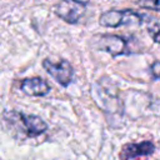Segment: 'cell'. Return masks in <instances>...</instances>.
<instances>
[{
	"label": "cell",
	"mask_w": 160,
	"mask_h": 160,
	"mask_svg": "<svg viewBox=\"0 0 160 160\" xmlns=\"http://www.w3.org/2000/svg\"><path fill=\"white\" fill-rule=\"evenodd\" d=\"M42 66L61 86H68L71 82L74 76V69L69 61L66 60L52 61L50 59H44Z\"/></svg>",
	"instance_id": "277c9868"
},
{
	"label": "cell",
	"mask_w": 160,
	"mask_h": 160,
	"mask_svg": "<svg viewBox=\"0 0 160 160\" xmlns=\"http://www.w3.org/2000/svg\"><path fill=\"white\" fill-rule=\"evenodd\" d=\"M151 74L155 79H160V61H154L151 64Z\"/></svg>",
	"instance_id": "30bf717a"
},
{
	"label": "cell",
	"mask_w": 160,
	"mask_h": 160,
	"mask_svg": "<svg viewBox=\"0 0 160 160\" xmlns=\"http://www.w3.org/2000/svg\"><path fill=\"white\" fill-rule=\"evenodd\" d=\"M155 151V145L151 141H141V142H131L126 144L120 151L121 160H132L141 156H150Z\"/></svg>",
	"instance_id": "8992f818"
},
{
	"label": "cell",
	"mask_w": 160,
	"mask_h": 160,
	"mask_svg": "<svg viewBox=\"0 0 160 160\" xmlns=\"http://www.w3.org/2000/svg\"><path fill=\"white\" fill-rule=\"evenodd\" d=\"M85 11L86 2L80 0H60L54 8V12L56 14V16H59L68 24L79 22Z\"/></svg>",
	"instance_id": "3957f363"
},
{
	"label": "cell",
	"mask_w": 160,
	"mask_h": 160,
	"mask_svg": "<svg viewBox=\"0 0 160 160\" xmlns=\"http://www.w3.org/2000/svg\"><path fill=\"white\" fill-rule=\"evenodd\" d=\"M149 34L152 38V40L155 42H160V28L155 26V28H150L149 29Z\"/></svg>",
	"instance_id": "9c48e42d"
},
{
	"label": "cell",
	"mask_w": 160,
	"mask_h": 160,
	"mask_svg": "<svg viewBox=\"0 0 160 160\" xmlns=\"http://www.w3.org/2000/svg\"><path fill=\"white\" fill-rule=\"evenodd\" d=\"M19 88L29 96H45L50 91V85L40 76L22 79L19 84Z\"/></svg>",
	"instance_id": "52a82bcc"
},
{
	"label": "cell",
	"mask_w": 160,
	"mask_h": 160,
	"mask_svg": "<svg viewBox=\"0 0 160 160\" xmlns=\"http://www.w3.org/2000/svg\"><path fill=\"white\" fill-rule=\"evenodd\" d=\"M98 46L99 49L109 52L111 56H119L129 52L128 40L119 35H111V34L101 35L98 42Z\"/></svg>",
	"instance_id": "5b68a950"
},
{
	"label": "cell",
	"mask_w": 160,
	"mask_h": 160,
	"mask_svg": "<svg viewBox=\"0 0 160 160\" xmlns=\"http://www.w3.org/2000/svg\"><path fill=\"white\" fill-rule=\"evenodd\" d=\"M138 5L144 9L160 11V0H136Z\"/></svg>",
	"instance_id": "ba28073f"
},
{
	"label": "cell",
	"mask_w": 160,
	"mask_h": 160,
	"mask_svg": "<svg viewBox=\"0 0 160 160\" xmlns=\"http://www.w3.org/2000/svg\"><path fill=\"white\" fill-rule=\"evenodd\" d=\"M144 16L132 10H109L100 15L99 24L105 28H119L122 25H140Z\"/></svg>",
	"instance_id": "7a4b0ae2"
},
{
	"label": "cell",
	"mask_w": 160,
	"mask_h": 160,
	"mask_svg": "<svg viewBox=\"0 0 160 160\" xmlns=\"http://www.w3.org/2000/svg\"><path fill=\"white\" fill-rule=\"evenodd\" d=\"M2 118L9 125L16 128L18 131L29 138L39 136L48 129V124L36 115H29L20 111H6L2 114Z\"/></svg>",
	"instance_id": "6da1fadb"
}]
</instances>
